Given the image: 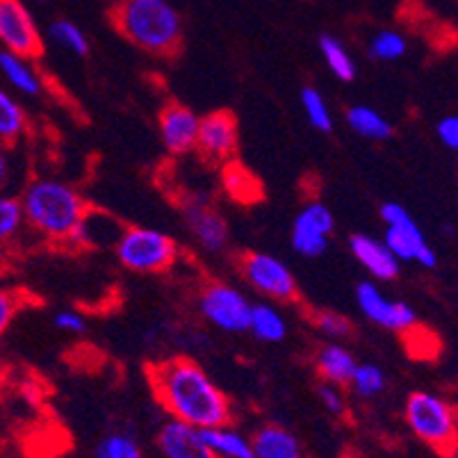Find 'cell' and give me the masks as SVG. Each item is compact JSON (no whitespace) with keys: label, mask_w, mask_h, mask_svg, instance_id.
<instances>
[{"label":"cell","mask_w":458,"mask_h":458,"mask_svg":"<svg viewBox=\"0 0 458 458\" xmlns=\"http://www.w3.org/2000/svg\"><path fill=\"white\" fill-rule=\"evenodd\" d=\"M147 378L169 418L194 428L233 422V403L206 369L191 358L176 356L147 365Z\"/></svg>","instance_id":"obj_1"},{"label":"cell","mask_w":458,"mask_h":458,"mask_svg":"<svg viewBox=\"0 0 458 458\" xmlns=\"http://www.w3.org/2000/svg\"><path fill=\"white\" fill-rule=\"evenodd\" d=\"M21 201L23 219L48 242L73 244L87 215V203L76 187L55 178H35Z\"/></svg>","instance_id":"obj_2"},{"label":"cell","mask_w":458,"mask_h":458,"mask_svg":"<svg viewBox=\"0 0 458 458\" xmlns=\"http://www.w3.org/2000/svg\"><path fill=\"white\" fill-rule=\"evenodd\" d=\"M110 21L119 35L151 55L172 57L181 51L182 19L169 0H116Z\"/></svg>","instance_id":"obj_3"},{"label":"cell","mask_w":458,"mask_h":458,"mask_svg":"<svg viewBox=\"0 0 458 458\" xmlns=\"http://www.w3.org/2000/svg\"><path fill=\"white\" fill-rule=\"evenodd\" d=\"M403 418L415 438L436 452L447 454L456 449L458 415L449 399L427 390H415L408 394Z\"/></svg>","instance_id":"obj_4"},{"label":"cell","mask_w":458,"mask_h":458,"mask_svg":"<svg viewBox=\"0 0 458 458\" xmlns=\"http://www.w3.org/2000/svg\"><path fill=\"white\" fill-rule=\"evenodd\" d=\"M114 251L128 272L162 274L176 265L181 249L166 233L156 228L128 226L114 242Z\"/></svg>","instance_id":"obj_5"},{"label":"cell","mask_w":458,"mask_h":458,"mask_svg":"<svg viewBox=\"0 0 458 458\" xmlns=\"http://www.w3.org/2000/svg\"><path fill=\"white\" fill-rule=\"evenodd\" d=\"M381 219L386 224L383 244L399 262H418L420 267L433 269L438 265V253L427 242L422 228L402 203L388 201L381 206Z\"/></svg>","instance_id":"obj_6"},{"label":"cell","mask_w":458,"mask_h":458,"mask_svg":"<svg viewBox=\"0 0 458 458\" xmlns=\"http://www.w3.org/2000/svg\"><path fill=\"white\" fill-rule=\"evenodd\" d=\"M199 310L203 319L226 333H247L251 301L237 287L222 281H210L199 293Z\"/></svg>","instance_id":"obj_7"},{"label":"cell","mask_w":458,"mask_h":458,"mask_svg":"<svg viewBox=\"0 0 458 458\" xmlns=\"http://www.w3.org/2000/svg\"><path fill=\"white\" fill-rule=\"evenodd\" d=\"M240 269L249 285L274 301H297L299 285L293 269L272 253L249 251L240 258Z\"/></svg>","instance_id":"obj_8"},{"label":"cell","mask_w":458,"mask_h":458,"mask_svg":"<svg viewBox=\"0 0 458 458\" xmlns=\"http://www.w3.org/2000/svg\"><path fill=\"white\" fill-rule=\"evenodd\" d=\"M0 44L28 60H37L44 53V37L23 0H0Z\"/></svg>","instance_id":"obj_9"},{"label":"cell","mask_w":458,"mask_h":458,"mask_svg":"<svg viewBox=\"0 0 458 458\" xmlns=\"http://www.w3.org/2000/svg\"><path fill=\"white\" fill-rule=\"evenodd\" d=\"M356 303L365 318L377 327L394 333H411L418 327V315L406 301L390 299L374 281H363L356 287Z\"/></svg>","instance_id":"obj_10"},{"label":"cell","mask_w":458,"mask_h":458,"mask_svg":"<svg viewBox=\"0 0 458 458\" xmlns=\"http://www.w3.org/2000/svg\"><path fill=\"white\" fill-rule=\"evenodd\" d=\"M237 144H240V132H237V119L233 112L216 110L199 119L197 147L203 160L212 165H226L235 160Z\"/></svg>","instance_id":"obj_11"},{"label":"cell","mask_w":458,"mask_h":458,"mask_svg":"<svg viewBox=\"0 0 458 458\" xmlns=\"http://www.w3.org/2000/svg\"><path fill=\"white\" fill-rule=\"evenodd\" d=\"M335 231L333 212L322 201H310L299 210L293 224V249L306 258H319Z\"/></svg>","instance_id":"obj_12"},{"label":"cell","mask_w":458,"mask_h":458,"mask_svg":"<svg viewBox=\"0 0 458 458\" xmlns=\"http://www.w3.org/2000/svg\"><path fill=\"white\" fill-rule=\"evenodd\" d=\"M181 210L187 231L199 247L210 253H219L226 249L231 231H228V222L224 219V215L215 206H210L206 199L191 197L182 203Z\"/></svg>","instance_id":"obj_13"},{"label":"cell","mask_w":458,"mask_h":458,"mask_svg":"<svg viewBox=\"0 0 458 458\" xmlns=\"http://www.w3.org/2000/svg\"><path fill=\"white\" fill-rule=\"evenodd\" d=\"M199 119L201 116L197 112H191L187 106H182V103L174 101L162 107L160 116H157V128H160V137L166 153L187 156V153L194 151V147H197Z\"/></svg>","instance_id":"obj_14"},{"label":"cell","mask_w":458,"mask_h":458,"mask_svg":"<svg viewBox=\"0 0 458 458\" xmlns=\"http://www.w3.org/2000/svg\"><path fill=\"white\" fill-rule=\"evenodd\" d=\"M157 447L165 458H215L201 436V428H194L178 420H169L157 433Z\"/></svg>","instance_id":"obj_15"},{"label":"cell","mask_w":458,"mask_h":458,"mask_svg":"<svg viewBox=\"0 0 458 458\" xmlns=\"http://www.w3.org/2000/svg\"><path fill=\"white\" fill-rule=\"evenodd\" d=\"M349 249H352L353 258L372 274L374 281H393L399 276L402 262L390 253L383 240L358 233V235L349 237Z\"/></svg>","instance_id":"obj_16"},{"label":"cell","mask_w":458,"mask_h":458,"mask_svg":"<svg viewBox=\"0 0 458 458\" xmlns=\"http://www.w3.org/2000/svg\"><path fill=\"white\" fill-rule=\"evenodd\" d=\"M222 187L231 201L240 206H256L265 199V185L260 178L240 160L222 165Z\"/></svg>","instance_id":"obj_17"},{"label":"cell","mask_w":458,"mask_h":458,"mask_svg":"<svg viewBox=\"0 0 458 458\" xmlns=\"http://www.w3.org/2000/svg\"><path fill=\"white\" fill-rule=\"evenodd\" d=\"M251 449L253 458H303L297 436L278 424H265L258 428L251 438Z\"/></svg>","instance_id":"obj_18"},{"label":"cell","mask_w":458,"mask_h":458,"mask_svg":"<svg viewBox=\"0 0 458 458\" xmlns=\"http://www.w3.org/2000/svg\"><path fill=\"white\" fill-rule=\"evenodd\" d=\"M0 73L5 76L12 89L26 96H39L44 91V81L39 71L35 69L32 60L23 55H16L10 51H0Z\"/></svg>","instance_id":"obj_19"},{"label":"cell","mask_w":458,"mask_h":458,"mask_svg":"<svg viewBox=\"0 0 458 458\" xmlns=\"http://www.w3.org/2000/svg\"><path fill=\"white\" fill-rule=\"evenodd\" d=\"M315 365H318L319 377L327 383H335V386H347L352 378L353 369H356L358 360L344 344L331 343L324 344L315 356Z\"/></svg>","instance_id":"obj_20"},{"label":"cell","mask_w":458,"mask_h":458,"mask_svg":"<svg viewBox=\"0 0 458 458\" xmlns=\"http://www.w3.org/2000/svg\"><path fill=\"white\" fill-rule=\"evenodd\" d=\"M201 436L215 458H253L251 438L237 431L233 424L201 428Z\"/></svg>","instance_id":"obj_21"},{"label":"cell","mask_w":458,"mask_h":458,"mask_svg":"<svg viewBox=\"0 0 458 458\" xmlns=\"http://www.w3.org/2000/svg\"><path fill=\"white\" fill-rule=\"evenodd\" d=\"M249 331H251L260 343H283L287 337V319L283 318L281 310H276L272 303H251Z\"/></svg>","instance_id":"obj_22"},{"label":"cell","mask_w":458,"mask_h":458,"mask_svg":"<svg viewBox=\"0 0 458 458\" xmlns=\"http://www.w3.org/2000/svg\"><path fill=\"white\" fill-rule=\"evenodd\" d=\"M347 126L352 128L356 135L365 137L372 141H386L393 137L394 128L393 123L386 119L378 110L369 106H352L347 110Z\"/></svg>","instance_id":"obj_23"},{"label":"cell","mask_w":458,"mask_h":458,"mask_svg":"<svg viewBox=\"0 0 458 458\" xmlns=\"http://www.w3.org/2000/svg\"><path fill=\"white\" fill-rule=\"evenodd\" d=\"M28 131V114L10 91L0 89V144H14Z\"/></svg>","instance_id":"obj_24"},{"label":"cell","mask_w":458,"mask_h":458,"mask_svg":"<svg viewBox=\"0 0 458 458\" xmlns=\"http://www.w3.org/2000/svg\"><path fill=\"white\" fill-rule=\"evenodd\" d=\"M319 51H322L324 62H327V66L337 81L352 82L356 78V64H353L352 55H349L344 44L337 37H319Z\"/></svg>","instance_id":"obj_25"},{"label":"cell","mask_w":458,"mask_h":458,"mask_svg":"<svg viewBox=\"0 0 458 458\" xmlns=\"http://www.w3.org/2000/svg\"><path fill=\"white\" fill-rule=\"evenodd\" d=\"M347 386L360 399H372L386 390V374H383V369L378 365L358 363Z\"/></svg>","instance_id":"obj_26"},{"label":"cell","mask_w":458,"mask_h":458,"mask_svg":"<svg viewBox=\"0 0 458 458\" xmlns=\"http://www.w3.org/2000/svg\"><path fill=\"white\" fill-rule=\"evenodd\" d=\"M48 37L55 41L60 48L64 51L73 53L78 57H85L89 53V39H87L85 32L76 26V23H71L66 19H57L53 21L51 28H48Z\"/></svg>","instance_id":"obj_27"},{"label":"cell","mask_w":458,"mask_h":458,"mask_svg":"<svg viewBox=\"0 0 458 458\" xmlns=\"http://www.w3.org/2000/svg\"><path fill=\"white\" fill-rule=\"evenodd\" d=\"M301 106L306 112L308 122L315 131L331 132L333 131V114L328 110V103L324 94L315 87H303L301 89Z\"/></svg>","instance_id":"obj_28"},{"label":"cell","mask_w":458,"mask_h":458,"mask_svg":"<svg viewBox=\"0 0 458 458\" xmlns=\"http://www.w3.org/2000/svg\"><path fill=\"white\" fill-rule=\"evenodd\" d=\"M408 41L397 30H381L369 41V55L378 62H394L406 55Z\"/></svg>","instance_id":"obj_29"},{"label":"cell","mask_w":458,"mask_h":458,"mask_svg":"<svg viewBox=\"0 0 458 458\" xmlns=\"http://www.w3.org/2000/svg\"><path fill=\"white\" fill-rule=\"evenodd\" d=\"M23 224H26V219H23L19 199L3 197L0 194V247H5L7 242H12L19 235Z\"/></svg>","instance_id":"obj_30"},{"label":"cell","mask_w":458,"mask_h":458,"mask_svg":"<svg viewBox=\"0 0 458 458\" xmlns=\"http://www.w3.org/2000/svg\"><path fill=\"white\" fill-rule=\"evenodd\" d=\"M312 324H315L318 331H322L324 335L331 337V340H347V337L353 335L352 319L344 318L343 312H335V310L312 312Z\"/></svg>","instance_id":"obj_31"},{"label":"cell","mask_w":458,"mask_h":458,"mask_svg":"<svg viewBox=\"0 0 458 458\" xmlns=\"http://www.w3.org/2000/svg\"><path fill=\"white\" fill-rule=\"evenodd\" d=\"M98 458H141L140 445L126 433H112L96 447Z\"/></svg>","instance_id":"obj_32"},{"label":"cell","mask_w":458,"mask_h":458,"mask_svg":"<svg viewBox=\"0 0 458 458\" xmlns=\"http://www.w3.org/2000/svg\"><path fill=\"white\" fill-rule=\"evenodd\" d=\"M28 294L23 290H7L0 287V335L12 327L19 310L26 306Z\"/></svg>","instance_id":"obj_33"},{"label":"cell","mask_w":458,"mask_h":458,"mask_svg":"<svg viewBox=\"0 0 458 458\" xmlns=\"http://www.w3.org/2000/svg\"><path fill=\"white\" fill-rule=\"evenodd\" d=\"M319 402L327 408L331 415H344L347 413V397H344L343 386H335V383H319L318 388Z\"/></svg>","instance_id":"obj_34"},{"label":"cell","mask_w":458,"mask_h":458,"mask_svg":"<svg viewBox=\"0 0 458 458\" xmlns=\"http://www.w3.org/2000/svg\"><path fill=\"white\" fill-rule=\"evenodd\" d=\"M436 135H438L440 144L447 147L449 151H456L458 148V116L449 114L443 116L436 126Z\"/></svg>","instance_id":"obj_35"},{"label":"cell","mask_w":458,"mask_h":458,"mask_svg":"<svg viewBox=\"0 0 458 458\" xmlns=\"http://www.w3.org/2000/svg\"><path fill=\"white\" fill-rule=\"evenodd\" d=\"M53 322H55L57 328H62V331L66 333H85L87 331V319L85 315H81L78 310H60L53 318Z\"/></svg>","instance_id":"obj_36"},{"label":"cell","mask_w":458,"mask_h":458,"mask_svg":"<svg viewBox=\"0 0 458 458\" xmlns=\"http://www.w3.org/2000/svg\"><path fill=\"white\" fill-rule=\"evenodd\" d=\"M7 178H10V160H7L5 144H0V187L5 185Z\"/></svg>","instance_id":"obj_37"},{"label":"cell","mask_w":458,"mask_h":458,"mask_svg":"<svg viewBox=\"0 0 458 458\" xmlns=\"http://www.w3.org/2000/svg\"><path fill=\"white\" fill-rule=\"evenodd\" d=\"M7 381H10V365H7L5 360L0 358V393L5 390Z\"/></svg>","instance_id":"obj_38"},{"label":"cell","mask_w":458,"mask_h":458,"mask_svg":"<svg viewBox=\"0 0 458 458\" xmlns=\"http://www.w3.org/2000/svg\"><path fill=\"white\" fill-rule=\"evenodd\" d=\"M443 458H458V456H456V449H454V452H447V454H443Z\"/></svg>","instance_id":"obj_39"},{"label":"cell","mask_w":458,"mask_h":458,"mask_svg":"<svg viewBox=\"0 0 458 458\" xmlns=\"http://www.w3.org/2000/svg\"><path fill=\"white\" fill-rule=\"evenodd\" d=\"M35 3H46V0H35Z\"/></svg>","instance_id":"obj_40"}]
</instances>
